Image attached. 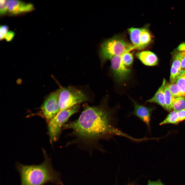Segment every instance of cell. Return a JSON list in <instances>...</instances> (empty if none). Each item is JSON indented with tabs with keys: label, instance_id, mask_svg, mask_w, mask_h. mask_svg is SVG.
<instances>
[{
	"label": "cell",
	"instance_id": "6da1fadb",
	"mask_svg": "<svg viewBox=\"0 0 185 185\" xmlns=\"http://www.w3.org/2000/svg\"><path fill=\"white\" fill-rule=\"evenodd\" d=\"M107 107L105 104L86 105L77 119L64 125L63 129L72 131L74 144L90 149L97 148L100 141L108 140L115 135L135 141V138L117 128L116 113Z\"/></svg>",
	"mask_w": 185,
	"mask_h": 185
},
{
	"label": "cell",
	"instance_id": "7a4b0ae2",
	"mask_svg": "<svg viewBox=\"0 0 185 185\" xmlns=\"http://www.w3.org/2000/svg\"><path fill=\"white\" fill-rule=\"evenodd\" d=\"M43 152L44 160L40 164L26 165L17 163L16 166L20 178V185H45L58 181L57 174L52 168L50 160L45 152Z\"/></svg>",
	"mask_w": 185,
	"mask_h": 185
},
{
	"label": "cell",
	"instance_id": "3957f363",
	"mask_svg": "<svg viewBox=\"0 0 185 185\" xmlns=\"http://www.w3.org/2000/svg\"><path fill=\"white\" fill-rule=\"evenodd\" d=\"M135 49L133 45L123 37L116 35L105 40L101 44L100 56L102 63L114 57Z\"/></svg>",
	"mask_w": 185,
	"mask_h": 185
},
{
	"label": "cell",
	"instance_id": "277c9868",
	"mask_svg": "<svg viewBox=\"0 0 185 185\" xmlns=\"http://www.w3.org/2000/svg\"><path fill=\"white\" fill-rule=\"evenodd\" d=\"M79 105L59 112L49 121L48 130L50 142L52 143L58 139L61 128L69 118L77 112L79 108Z\"/></svg>",
	"mask_w": 185,
	"mask_h": 185
},
{
	"label": "cell",
	"instance_id": "5b68a950",
	"mask_svg": "<svg viewBox=\"0 0 185 185\" xmlns=\"http://www.w3.org/2000/svg\"><path fill=\"white\" fill-rule=\"evenodd\" d=\"M81 91L72 86L61 88L58 97L59 111L70 108L88 100Z\"/></svg>",
	"mask_w": 185,
	"mask_h": 185
},
{
	"label": "cell",
	"instance_id": "8992f818",
	"mask_svg": "<svg viewBox=\"0 0 185 185\" xmlns=\"http://www.w3.org/2000/svg\"><path fill=\"white\" fill-rule=\"evenodd\" d=\"M132 44L135 49L141 50L146 48L152 40L151 35L147 27H131L128 29Z\"/></svg>",
	"mask_w": 185,
	"mask_h": 185
},
{
	"label": "cell",
	"instance_id": "52a82bcc",
	"mask_svg": "<svg viewBox=\"0 0 185 185\" xmlns=\"http://www.w3.org/2000/svg\"><path fill=\"white\" fill-rule=\"evenodd\" d=\"M61 89L52 92L45 99L41 110L45 118L49 121L59 112L58 97Z\"/></svg>",
	"mask_w": 185,
	"mask_h": 185
},
{
	"label": "cell",
	"instance_id": "ba28073f",
	"mask_svg": "<svg viewBox=\"0 0 185 185\" xmlns=\"http://www.w3.org/2000/svg\"><path fill=\"white\" fill-rule=\"evenodd\" d=\"M121 55L114 57L111 60V68L113 77L116 81L120 83L127 79L131 71L124 64Z\"/></svg>",
	"mask_w": 185,
	"mask_h": 185
},
{
	"label": "cell",
	"instance_id": "9c48e42d",
	"mask_svg": "<svg viewBox=\"0 0 185 185\" xmlns=\"http://www.w3.org/2000/svg\"><path fill=\"white\" fill-rule=\"evenodd\" d=\"M134 110L132 114L140 118L150 130V124L152 113L154 109L153 107L145 106L133 101Z\"/></svg>",
	"mask_w": 185,
	"mask_h": 185
},
{
	"label": "cell",
	"instance_id": "30bf717a",
	"mask_svg": "<svg viewBox=\"0 0 185 185\" xmlns=\"http://www.w3.org/2000/svg\"><path fill=\"white\" fill-rule=\"evenodd\" d=\"M34 9L33 5L18 0L8 1V12L11 15H16L32 11Z\"/></svg>",
	"mask_w": 185,
	"mask_h": 185
},
{
	"label": "cell",
	"instance_id": "8fae6325",
	"mask_svg": "<svg viewBox=\"0 0 185 185\" xmlns=\"http://www.w3.org/2000/svg\"><path fill=\"white\" fill-rule=\"evenodd\" d=\"M136 56L144 65L153 66L158 64V59L156 55L153 52L149 51H143L137 53Z\"/></svg>",
	"mask_w": 185,
	"mask_h": 185
},
{
	"label": "cell",
	"instance_id": "7c38bea8",
	"mask_svg": "<svg viewBox=\"0 0 185 185\" xmlns=\"http://www.w3.org/2000/svg\"><path fill=\"white\" fill-rule=\"evenodd\" d=\"M166 83V80L164 78L161 85L154 96L151 98L147 100L146 102L156 103L165 109L164 88Z\"/></svg>",
	"mask_w": 185,
	"mask_h": 185
},
{
	"label": "cell",
	"instance_id": "4fadbf2b",
	"mask_svg": "<svg viewBox=\"0 0 185 185\" xmlns=\"http://www.w3.org/2000/svg\"><path fill=\"white\" fill-rule=\"evenodd\" d=\"M174 58L171 69L170 80L171 83H175L182 70L180 60L176 57Z\"/></svg>",
	"mask_w": 185,
	"mask_h": 185
},
{
	"label": "cell",
	"instance_id": "5bb4252c",
	"mask_svg": "<svg viewBox=\"0 0 185 185\" xmlns=\"http://www.w3.org/2000/svg\"><path fill=\"white\" fill-rule=\"evenodd\" d=\"M172 110L177 112L185 108V97L184 96L173 97Z\"/></svg>",
	"mask_w": 185,
	"mask_h": 185
},
{
	"label": "cell",
	"instance_id": "9a60e30c",
	"mask_svg": "<svg viewBox=\"0 0 185 185\" xmlns=\"http://www.w3.org/2000/svg\"><path fill=\"white\" fill-rule=\"evenodd\" d=\"M165 110L168 112L173 111L172 107V96L168 88V83L166 82L164 88Z\"/></svg>",
	"mask_w": 185,
	"mask_h": 185
},
{
	"label": "cell",
	"instance_id": "2e32d148",
	"mask_svg": "<svg viewBox=\"0 0 185 185\" xmlns=\"http://www.w3.org/2000/svg\"><path fill=\"white\" fill-rule=\"evenodd\" d=\"M179 123L177 112L173 110L170 112L165 119L160 123V125L168 124L177 125Z\"/></svg>",
	"mask_w": 185,
	"mask_h": 185
},
{
	"label": "cell",
	"instance_id": "e0dca14e",
	"mask_svg": "<svg viewBox=\"0 0 185 185\" xmlns=\"http://www.w3.org/2000/svg\"><path fill=\"white\" fill-rule=\"evenodd\" d=\"M175 83L185 97V69H182Z\"/></svg>",
	"mask_w": 185,
	"mask_h": 185
},
{
	"label": "cell",
	"instance_id": "ac0fdd59",
	"mask_svg": "<svg viewBox=\"0 0 185 185\" xmlns=\"http://www.w3.org/2000/svg\"><path fill=\"white\" fill-rule=\"evenodd\" d=\"M168 85L169 89L173 97L183 96L178 86L175 83H168Z\"/></svg>",
	"mask_w": 185,
	"mask_h": 185
},
{
	"label": "cell",
	"instance_id": "d6986e66",
	"mask_svg": "<svg viewBox=\"0 0 185 185\" xmlns=\"http://www.w3.org/2000/svg\"><path fill=\"white\" fill-rule=\"evenodd\" d=\"M122 59L124 65L127 67L131 66L133 61V57L129 52L124 53L121 55Z\"/></svg>",
	"mask_w": 185,
	"mask_h": 185
},
{
	"label": "cell",
	"instance_id": "ffe728a7",
	"mask_svg": "<svg viewBox=\"0 0 185 185\" xmlns=\"http://www.w3.org/2000/svg\"><path fill=\"white\" fill-rule=\"evenodd\" d=\"M8 0L0 1V14L1 15H4L8 12Z\"/></svg>",
	"mask_w": 185,
	"mask_h": 185
},
{
	"label": "cell",
	"instance_id": "44dd1931",
	"mask_svg": "<svg viewBox=\"0 0 185 185\" xmlns=\"http://www.w3.org/2000/svg\"><path fill=\"white\" fill-rule=\"evenodd\" d=\"M8 30V27L7 25H2L0 26V39L1 40H3L5 38Z\"/></svg>",
	"mask_w": 185,
	"mask_h": 185
},
{
	"label": "cell",
	"instance_id": "7402d4cb",
	"mask_svg": "<svg viewBox=\"0 0 185 185\" xmlns=\"http://www.w3.org/2000/svg\"><path fill=\"white\" fill-rule=\"evenodd\" d=\"M177 112L179 122L185 120V108L178 111Z\"/></svg>",
	"mask_w": 185,
	"mask_h": 185
},
{
	"label": "cell",
	"instance_id": "603a6c76",
	"mask_svg": "<svg viewBox=\"0 0 185 185\" xmlns=\"http://www.w3.org/2000/svg\"><path fill=\"white\" fill-rule=\"evenodd\" d=\"M15 35L14 32L11 31H9L6 35L5 40L7 42H10L12 40Z\"/></svg>",
	"mask_w": 185,
	"mask_h": 185
},
{
	"label": "cell",
	"instance_id": "cb8c5ba5",
	"mask_svg": "<svg viewBox=\"0 0 185 185\" xmlns=\"http://www.w3.org/2000/svg\"><path fill=\"white\" fill-rule=\"evenodd\" d=\"M147 185H165L159 179L156 181H151L149 180Z\"/></svg>",
	"mask_w": 185,
	"mask_h": 185
},
{
	"label": "cell",
	"instance_id": "d4e9b609",
	"mask_svg": "<svg viewBox=\"0 0 185 185\" xmlns=\"http://www.w3.org/2000/svg\"><path fill=\"white\" fill-rule=\"evenodd\" d=\"M177 49L179 52L185 51V43L181 44L178 47Z\"/></svg>",
	"mask_w": 185,
	"mask_h": 185
},
{
	"label": "cell",
	"instance_id": "484cf974",
	"mask_svg": "<svg viewBox=\"0 0 185 185\" xmlns=\"http://www.w3.org/2000/svg\"><path fill=\"white\" fill-rule=\"evenodd\" d=\"M180 61L182 69H185V56L181 59Z\"/></svg>",
	"mask_w": 185,
	"mask_h": 185
}]
</instances>
